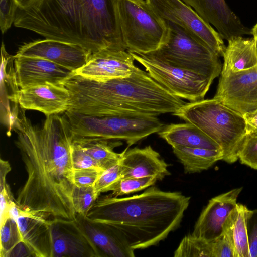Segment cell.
I'll use <instances>...</instances> for the list:
<instances>
[{
    "instance_id": "cell-36",
    "label": "cell",
    "mask_w": 257,
    "mask_h": 257,
    "mask_svg": "<svg viewBox=\"0 0 257 257\" xmlns=\"http://www.w3.org/2000/svg\"><path fill=\"white\" fill-rule=\"evenodd\" d=\"M247 227L249 257H257V209L249 210Z\"/></svg>"
},
{
    "instance_id": "cell-2",
    "label": "cell",
    "mask_w": 257,
    "mask_h": 257,
    "mask_svg": "<svg viewBox=\"0 0 257 257\" xmlns=\"http://www.w3.org/2000/svg\"><path fill=\"white\" fill-rule=\"evenodd\" d=\"M14 25L47 39L81 46L92 54L125 51L118 0H34L18 7Z\"/></svg>"
},
{
    "instance_id": "cell-34",
    "label": "cell",
    "mask_w": 257,
    "mask_h": 257,
    "mask_svg": "<svg viewBox=\"0 0 257 257\" xmlns=\"http://www.w3.org/2000/svg\"><path fill=\"white\" fill-rule=\"evenodd\" d=\"M104 170L91 167L73 169V181L77 187L93 186Z\"/></svg>"
},
{
    "instance_id": "cell-28",
    "label": "cell",
    "mask_w": 257,
    "mask_h": 257,
    "mask_svg": "<svg viewBox=\"0 0 257 257\" xmlns=\"http://www.w3.org/2000/svg\"><path fill=\"white\" fill-rule=\"evenodd\" d=\"M157 179L154 177L121 178L107 187L104 192L111 191L115 197L136 192L153 185Z\"/></svg>"
},
{
    "instance_id": "cell-14",
    "label": "cell",
    "mask_w": 257,
    "mask_h": 257,
    "mask_svg": "<svg viewBox=\"0 0 257 257\" xmlns=\"http://www.w3.org/2000/svg\"><path fill=\"white\" fill-rule=\"evenodd\" d=\"M134 60L127 51L104 49L91 54L86 64L73 73L98 81L124 78L136 67Z\"/></svg>"
},
{
    "instance_id": "cell-37",
    "label": "cell",
    "mask_w": 257,
    "mask_h": 257,
    "mask_svg": "<svg viewBox=\"0 0 257 257\" xmlns=\"http://www.w3.org/2000/svg\"><path fill=\"white\" fill-rule=\"evenodd\" d=\"M7 174L2 173L0 175V209H1V224L8 217V211L10 204L14 201L6 184V179Z\"/></svg>"
},
{
    "instance_id": "cell-13",
    "label": "cell",
    "mask_w": 257,
    "mask_h": 257,
    "mask_svg": "<svg viewBox=\"0 0 257 257\" xmlns=\"http://www.w3.org/2000/svg\"><path fill=\"white\" fill-rule=\"evenodd\" d=\"M50 234L51 257L102 256L78 221L53 220Z\"/></svg>"
},
{
    "instance_id": "cell-23",
    "label": "cell",
    "mask_w": 257,
    "mask_h": 257,
    "mask_svg": "<svg viewBox=\"0 0 257 257\" xmlns=\"http://www.w3.org/2000/svg\"><path fill=\"white\" fill-rule=\"evenodd\" d=\"M157 133L172 147L180 146L221 150L214 141L189 122L164 125Z\"/></svg>"
},
{
    "instance_id": "cell-40",
    "label": "cell",
    "mask_w": 257,
    "mask_h": 257,
    "mask_svg": "<svg viewBox=\"0 0 257 257\" xmlns=\"http://www.w3.org/2000/svg\"><path fill=\"white\" fill-rule=\"evenodd\" d=\"M17 5L18 7L19 8H25L28 6L31 2L34 0H15Z\"/></svg>"
},
{
    "instance_id": "cell-18",
    "label": "cell",
    "mask_w": 257,
    "mask_h": 257,
    "mask_svg": "<svg viewBox=\"0 0 257 257\" xmlns=\"http://www.w3.org/2000/svg\"><path fill=\"white\" fill-rule=\"evenodd\" d=\"M14 57L16 78L20 88L46 83L61 84L72 73L42 58L24 56Z\"/></svg>"
},
{
    "instance_id": "cell-19",
    "label": "cell",
    "mask_w": 257,
    "mask_h": 257,
    "mask_svg": "<svg viewBox=\"0 0 257 257\" xmlns=\"http://www.w3.org/2000/svg\"><path fill=\"white\" fill-rule=\"evenodd\" d=\"M124 151L120 161L122 178L155 177L162 180L170 175L168 164L151 146Z\"/></svg>"
},
{
    "instance_id": "cell-41",
    "label": "cell",
    "mask_w": 257,
    "mask_h": 257,
    "mask_svg": "<svg viewBox=\"0 0 257 257\" xmlns=\"http://www.w3.org/2000/svg\"><path fill=\"white\" fill-rule=\"evenodd\" d=\"M251 29V35L253 36L252 37L255 40L256 46L257 47V23L254 25V26Z\"/></svg>"
},
{
    "instance_id": "cell-7",
    "label": "cell",
    "mask_w": 257,
    "mask_h": 257,
    "mask_svg": "<svg viewBox=\"0 0 257 257\" xmlns=\"http://www.w3.org/2000/svg\"><path fill=\"white\" fill-rule=\"evenodd\" d=\"M120 27L127 51L148 53L167 40L168 26L146 0H118Z\"/></svg>"
},
{
    "instance_id": "cell-3",
    "label": "cell",
    "mask_w": 257,
    "mask_h": 257,
    "mask_svg": "<svg viewBox=\"0 0 257 257\" xmlns=\"http://www.w3.org/2000/svg\"><path fill=\"white\" fill-rule=\"evenodd\" d=\"M62 84L70 100L66 111L86 115L136 114L158 116L173 113L184 105L136 66L126 77L98 81L74 73Z\"/></svg>"
},
{
    "instance_id": "cell-38",
    "label": "cell",
    "mask_w": 257,
    "mask_h": 257,
    "mask_svg": "<svg viewBox=\"0 0 257 257\" xmlns=\"http://www.w3.org/2000/svg\"><path fill=\"white\" fill-rule=\"evenodd\" d=\"M214 243L215 257H234L233 248L224 234L215 239Z\"/></svg>"
},
{
    "instance_id": "cell-4",
    "label": "cell",
    "mask_w": 257,
    "mask_h": 257,
    "mask_svg": "<svg viewBox=\"0 0 257 257\" xmlns=\"http://www.w3.org/2000/svg\"><path fill=\"white\" fill-rule=\"evenodd\" d=\"M190 198L150 187L125 197L98 198L86 218L118 230L135 250L158 244L179 226Z\"/></svg>"
},
{
    "instance_id": "cell-5",
    "label": "cell",
    "mask_w": 257,
    "mask_h": 257,
    "mask_svg": "<svg viewBox=\"0 0 257 257\" xmlns=\"http://www.w3.org/2000/svg\"><path fill=\"white\" fill-rule=\"evenodd\" d=\"M191 123L205 133L221 148L222 161L233 163L246 134L243 115L217 99H202L186 103L172 114Z\"/></svg>"
},
{
    "instance_id": "cell-20",
    "label": "cell",
    "mask_w": 257,
    "mask_h": 257,
    "mask_svg": "<svg viewBox=\"0 0 257 257\" xmlns=\"http://www.w3.org/2000/svg\"><path fill=\"white\" fill-rule=\"evenodd\" d=\"M77 221L102 256H135V250L116 229L107 224L92 222L79 215Z\"/></svg>"
},
{
    "instance_id": "cell-29",
    "label": "cell",
    "mask_w": 257,
    "mask_h": 257,
    "mask_svg": "<svg viewBox=\"0 0 257 257\" xmlns=\"http://www.w3.org/2000/svg\"><path fill=\"white\" fill-rule=\"evenodd\" d=\"M1 257H9L12 251L22 243L17 221L8 217L1 224Z\"/></svg>"
},
{
    "instance_id": "cell-27",
    "label": "cell",
    "mask_w": 257,
    "mask_h": 257,
    "mask_svg": "<svg viewBox=\"0 0 257 257\" xmlns=\"http://www.w3.org/2000/svg\"><path fill=\"white\" fill-rule=\"evenodd\" d=\"M175 257H215L214 240H206L192 234L185 236L174 251Z\"/></svg>"
},
{
    "instance_id": "cell-32",
    "label": "cell",
    "mask_w": 257,
    "mask_h": 257,
    "mask_svg": "<svg viewBox=\"0 0 257 257\" xmlns=\"http://www.w3.org/2000/svg\"><path fill=\"white\" fill-rule=\"evenodd\" d=\"M71 162L73 169L91 167L101 168L99 163L85 151L81 145L73 140L71 146Z\"/></svg>"
},
{
    "instance_id": "cell-8",
    "label": "cell",
    "mask_w": 257,
    "mask_h": 257,
    "mask_svg": "<svg viewBox=\"0 0 257 257\" xmlns=\"http://www.w3.org/2000/svg\"><path fill=\"white\" fill-rule=\"evenodd\" d=\"M166 22L167 40L157 50L148 53L213 81L218 77L222 67L220 57L185 29Z\"/></svg>"
},
{
    "instance_id": "cell-21",
    "label": "cell",
    "mask_w": 257,
    "mask_h": 257,
    "mask_svg": "<svg viewBox=\"0 0 257 257\" xmlns=\"http://www.w3.org/2000/svg\"><path fill=\"white\" fill-rule=\"evenodd\" d=\"M52 220L23 211L18 217L17 224L22 242L31 256L51 257L50 226Z\"/></svg>"
},
{
    "instance_id": "cell-39",
    "label": "cell",
    "mask_w": 257,
    "mask_h": 257,
    "mask_svg": "<svg viewBox=\"0 0 257 257\" xmlns=\"http://www.w3.org/2000/svg\"><path fill=\"white\" fill-rule=\"evenodd\" d=\"M244 118L247 133H257V109L243 115Z\"/></svg>"
},
{
    "instance_id": "cell-30",
    "label": "cell",
    "mask_w": 257,
    "mask_h": 257,
    "mask_svg": "<svg viewBox=\"0 0 257 257\" xmlns=\"http://www.w3.org/2000/svg\"><path fill=\"white\" fill-rule=\"evenodd\" d=\"M98 195L93 186H75L72 195V201L76 213L86 217L97 198Z\"/></svg>"
},
{
    "instance_id": "cell-35",
    "label": "cell",
    "mask_w": 257,
    "mask_h": 257,
    "mask_svg": "<svg viewBox=\"0 0 257 257\" xmlns=\"http://www.w3.org/2000/svg\"><path fill=\"white\" fill-rule=\"evenodd\" d=\"M17 8L15 0H0V28L3 34L14 23Z\"/></svg>"
},
{
    "instance_id": "cell-17",
    "label": "cell",
    "mask_w": 257,
    "mask_h": 257,
    "mask_svg": "<svg viewBox=\"0 0 257 257\" xmlns=\"http://www.w3.org/2000/svg\"><path fill=\"white\" fill-rule=\"evenodd\" d=\"M182 1L213 25L223 40L227 41L233 37L251 35V29L242 23L225 0Z\"/></svg>"
},
{
    "instance_id": "cell-31",
    "label": "cell",
    "mask_w": 257,
    "mask_h": 257,
    "mask_svg": "<svg viewBox=\"0 0 257 257\" xmlns=\"http://www.w3.org/2000/svg\"><path fill=\"white\" fill-rule=\"evenodd\" d=\"M242 164L257 170V133H247L238 151Z\"/></svg>"
},
{
    "instance_id": "cell-9",
    "label": "cell",
    "mask_w": 257,
    "mask_h": 257,
    "mask_svg": "<svg viewBox=\"0 0 257 257\" xmlns=\"http://www.w3.org/2000/svg\"><path fill=\"white\" fill-rule=\"evenodd\" d=\"M150 76L173 95L194 102L203 99L213 80L172 65L150 53L129 52Z\"/></svg>"
},
{
    "instance_id": "cell-11",
    "label": "cell",
    "mask_w": 257,
    "mask_h": 257,
    "mask_svg": "<svg viewBox=\"0 0 257 257\" xmlns=\"http://www.w3.org/2000/svg\"><path fill=\"white\" fill-rule=\"evenodd\" d=\"M220 75L213 98L242 115L257 109V65Z\"/></svg>"
},
{
    "instance_id": "cell-26",
    "label": "cell",
    "mask_w": 257,
    "mask_h": 257,
    "mask_svg": "<svg viewBox=\"0 0 257 257\" xmlns=\"http://www.w3.org/2000/svg\"><path fill=\"white\" fill-rule=\"evenodd\" d=\"M85 151L105 170L117 163L121 159L123 151L117 153L113 151L115 144L110 140L102 139H75Z\"/></svg>"
},
{
    "instance_id": "cell-15",
    "label": "cell",
    "mask_w": 257,
    "mask_h": 257,
    "mask_svg": "<svg viewBox=\"0 0 257 257\" xmlns=\"http://www.w3.org/2000/svg\"><path fill=\"white\" fill-rule=\"evenodd\" d=\"M70 94L61 84L46 83L20 88L17 102L21 109L41 112L46 116L66 112Z\"/></svg>"
},
{
    "instance_id": "cell-22",
    "label": "cell",
    "mask_w": 257,
    "mask_h": 257,
    "mask_svg": "<svg viewBox=\"0 0 257 257\" xmlns=\"http://www.w3.org/2000/svg\"><path fill=\"white\" fill-rule=\"evenodd\" d=\"M221 73L239 72L257 65V47L253 37L238 36L227 40Z\"/></svg>"
},
{
    "instance_id": "cell-6",
    "label": "cell",
    "mask_w": 257,
    "mask_h": 257,
    "mask_svg": "<svg viewBox=\"0 0 257 257\" xmlns=\"http://www.w3.org/2000/svg\"><path fill=\"white\" fill-rule=\"evenodd\" d=\"M73 139L123 140L130 147L159 132L164 126L158 116L115 114L86 115L66 111Z\"/></svg>"
},
{
    "instance_id": "cell-25",
    "label": "cell",
    "mask_w": 257,
    "mask_h": 257,
    "mask_svg": "<svg viewBox=\"0 0 257 257\" xmlns=\"http://www.w3.org/2000/svg\"><path fill=\"white\" fill-rule=\"evenodd\" d=\"M173 153L183 165L185 173H199L222 160L221 150L172 147Z\"/></svg>"
},
{
    "instance_id": "cell-16",
    "label": "cell",
    "mask_w": 257,
    "mask_h": 257,
    "mask_svg": "<svg viewBox=\"0 0 257 257\" xmlns=\"http://www.w3.org/2000/svg\"><path fill=\"white\" fill-rule=\"evenodd\" d=\"M242 187L233 189L211 199L195 224L192 234L206 240H214L223 234V225L235 208Z\"/></svg>"
},
{
    "instance_id": "cell-1",
    "label": "cell",
    "mask_w": 257,
    "mask_h": 257,
    "mask_svg": "<svg viewBox=\"0 0 257 257\" xmlns=\"http://www.w3.org/2000/svg\"><path fill=\"white\" fill-rule=\"evenodd\" d=\"M11 130L27 173L14 199L24 212L49 220L77 221L71 162L73 136L65 116H46L39 126L19 109Z\"/></svg>"
},
{
    "instance_id": "cell-10",
    "label": "cell",
    "mask_w": 257,
    "mask_h": 257,
    "mask_svg": "<svg viewBox=\"0 0 257 257\" xmlns=\"http://www.w3.org/2000/svg\"><path fill=\"white\" fill-rule=\"evenodd\" d=\"M164 20L185 29L220 57L226 45L219 33L182 0H146Z\"/></svg>"
},
{
    "instance_id": "cell-24",
    "label": "cell",
    "mask_w": 257,
    "mask_h": 257,
    "mask_svg": "<svg viewBox=\"0 0 257 257\" xmlns=\"http://www.w3.org/2000/svg\"><path fill=\"white\" fill-rule=\"evenodd\" d=\"M249 210L237 203L223 225V234L228 239L234 257H249L247 220Z\"/></svg>"
},
{
    "instance_id": "cell-12",
    "label": "cell",
    "mask_w": 257,
    "mask_h": 257,
    "mask_svg": "<svg viewBox=\"0 0 257 257\" xmlns=\"http://www.w3.org/2000/svg\"><path fill=\"white\" fill-rule=\"evenodd\" d=\"M91 54L79 45L45 38L23 44L14 56L42 58L74 72L86 64Z\"/></svg>"
},
{
    "instance_id": "cell-33",
    "label": "cell",
    "mask_w": 257,
    "mask_h": 257,
    "mask_svg": "<svg viewBox=\"0 0 257 257\" xmlns=\"http://www.w3.org/2000/svg\"><path fill=\"white\" fill-rule=\"evenodd\" d=\"M120 161L116 164L103 170L95 182L93 186L98 195L103 193L107 187L122 178Z\"/></svg>"
}]
</instances>
